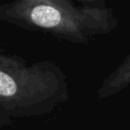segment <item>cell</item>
Wrapping results in <instances>:
<instances>
[{"label":"cell","mask_w":130,"mask_h":130,"mask_svg":"<svg viewBox=\"0 0 130 130\" xmlns=\"http://www.w3.org/2000/svg\"><path fill=\"white\" fill-rule=\"evenodd\" d=\"M78 2H81L82 4L86 5H105L103 3V0H75Z\"/></svg>","instance_id":"cell-4"},{"label":"cell","mask_w":130,"mask_h":130,"mask_svg":"<svg viewBox=\"0 0 130 130\" xmlns=\"http://www.w3.org/2000/svg\"><path fill=\"white\" fill-rule=\"evenodd\" d=\"M130 83V54L103 80L96 90L99 99H108L126 88Z\"/></svg>","instance_id":"cell-3"},{"label":"cell","mask_w":130,"mask_h":130,"mask_svg":"<svg viewBox=\"0 0 130 130\" xmlns=\"http://www.w3.org/2000/svg\"><path fill=\"white\" fill-rule=\"evenodd\" d=\"M69 98L67 77L51 60L27 64L0 52V111L8 117L31 118L52 113Z\"/></svg>","instance_id":"cell-2"},{"label":"cell","mask_w":130,"mask_h":130,"mask_svg":"<svg viewBox=\"0 0 130 130\" xmlns=\"http://www.w3.org/2000/svg\"><path fill=\"white\" fill-rule=\"evenodd\" d=\"M6 125V122L5 121H2L1 119H0V130H3V127Z\"/></svg>","instance_id":"cell-5"},{"label":"cell","mask_w":130,"mask_h":130,"mask_svg":"<svg viewBox=\"0 0 130 130\" xmlns=\"http://www.w3.org/2000/svg\"><path fill=\"white\" fill-rule=\"evenodd\" d=\"M0 21L44 31L73 44L112 32L119 19L106 5H74L72 0H13L0 4Z\"/></svg>","instance_id":"cell-1"}]
</instances>
